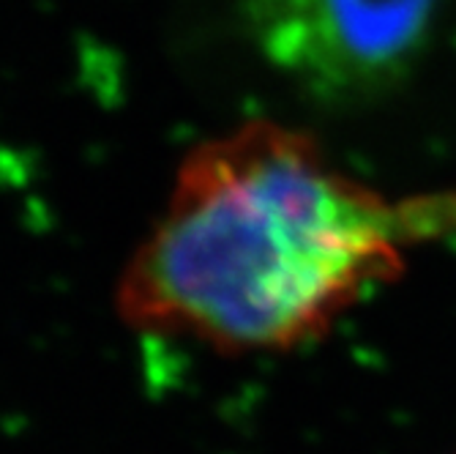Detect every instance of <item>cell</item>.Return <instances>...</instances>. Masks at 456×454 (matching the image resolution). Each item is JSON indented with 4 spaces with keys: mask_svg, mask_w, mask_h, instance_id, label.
<instances>
[{
    "mask_svg": "<svg viewBox=\"0 0 456 454\" xmlns=\"http://www.w3.org/2000/svg\"><path fill=\"white\" fill-rule=\"evenodd\" d=\"M416 217L271 120L197 145L118 285L132 328L224 353L317 340L404 268Z\"/></svg>",
    "mask_w": 456,
    "mask_h": 454,
    "instance_id": "cell-1",
    "label": "cell"
},
{
    "mask_svg": "<svg viewBox=\"0 0 456 454\" xmlns=\"http://www.w3.org/2000/svg\"><path fill=\"white\" fill-rule=\"evenodd\" d=\"M265 55L328 99L366 96L410 74L456 0H246Z\"/></svg>",
    "mask_w": 456,
    "mask_h": 454,
    "instance_id": "cell-2",
    "label": "cell"
}]
</instances>
